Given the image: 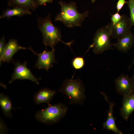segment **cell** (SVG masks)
Returning <instances> with one entry per match:
<instances>
[{
	"label": "cell",
	"instance_id": "cell-13",
	"mask_svg": "<svg viewBox=\"0 0 134 134\" xmlns=\"http://www.w3.org/2000/svg\"><path fill=\"white\" fill-rule=\"evenodd\" d=\"M134 43V36L130 31L126 34L117 40L116 43L112 44L119 51L126 53L133 46Z\"/></svg>",
	"mask_w": 134,
	"mask_h": 134
},
{
	"label": "cell",
	"instance_id": "cell-1",
	"mask_svg": "<svg viewBox=\"0 0 134 134\" xmlns=\"http://www.w3.org/2000/svg\"><path fill=\"white\" fill-rule=\"evenodd\" d=\"M58 3L61 7V10L55 17V21H60L68 27L81 26L83 22L88 16L89 11L79 12L74 1L66 3L61 0Z\"/></svg>",
	"mask_w": 134,
	"mask_h": 134
},
{
	"label": "cell",
	"instance_id": "cell-25",
	"mask_svg": "<svg viewBox=\"0 0 134 134\" xmlns=\"http://www.w3.org/2000/svg\"><path fill=\"white\" fill-rule=\"evenodd\" d=\"M134 83V74L133 75L132 77L131 78Z\"/></svg>",
	"mask_w": 134,
	"mask_h": 134
},
{
	"label": "cell",
	"instance_id": "cell-23",
	"mask_svg": "<svg viewBox=\"0 0 134 134\" xmlns=\"http://www.w3.org/2000/svg\"><path fill=\"white\" fill-rule=\"evenodd\" d=\"M53 1V0H37L39 5H44L47 3H51Z\"/></svg>",
	"mask_w": 134,
	"mask_h": 134
},
{
	"label": "cell",
	"instance_id": "cell-19",
	"mask_svg": "<svg viewBox=\"0 0 134 134\" xmlns=\"http://www.w3.org/2000/svg\"><path fill=\"white\" fill-rule=\"evenodd\" d=\"M128 4L130 12V21L132 25H134V0H128Z\"/></svg>",
	"mask_w": 134,
	"mask_h": 134
},
{
	"label": "cell",
	"instance_id": "cell-17",
	"mask_svg": "<svg viewBox=\"0 0 134 134\" xmlns=\"http://www.w3.org/2000/svg\"><path fill=\"white\" fill-rule=\"evenodd\" d=\"M0 105L4 115L8 117H12L11 110L13 108L9 98L3 93L0 94Z\"/></svg>",
	"mask_w": 134,
	"mask_h": 134
},
{
	"label": "cell",
	"instance_id": "cell-16",
	"mask_svg": "<svg viewBox=\"0 0 134 134\" xmlns=\"http://www.w3.org/2000/svg\"><path fill=\"white\" fill-rule=\"evenodd\" d=\"M30 10L20 7L7 8L0 16V18H6L9 19L14 16L20 17L27 14H31Z\"/></svg>",
	"mask_w": 134,
	"mask_h": 134
},
{
	"label": "cell",
	"instance_id": "cell-10",
	"mask_svg": "<svg viewBox=\"0 0 134 134\" xmlns=\"http://www.w3.org/2000/svg\"><path fill=\"white\" fill-rule=\"evenodd\" d=\"M29 49L19 45L17 40L14 39H10L6 44L3 51L0 55V63L1 65L2 62L9 63L12 60L13 56L18 51L21 49Z\"/></svg>",
	"mask_w": 134,
	"mask_h": 134
},
{
	"label": "cell",
	"instance_id": "cell-12",
	"mask_svg": "<svg viewBox=\"0 0 134 134\" xmlns=\"http://www.w3.org/2000/svg\"><path fill=\"white\" fill-rule=\"evenodd\" d=\"M120 114L124 120L127 121L134 111V92L131 95L123 97Z\"/></svg>",
	"mask_w": 134,
	"mask_h": 134
},
{
	"label": "cell",
	"instance_id": "cell-14",
	"mask_svg": "<svg viewBox=\"0 0 134 134\" xmlns=\"http://www.w3.org/2000/svg\"><path fill=\"white\" fill-rule=\"evenodd\" d=\"M56 92L51 89L44 88L40 90L35 94L34 100L37 104L46 103L48 106L50 105V102Z\"/></svg>",
	"mask_w": 134,
	"mask_h": 134
},
{
	"label": "cell",
	"instance_id": "cell-24",
	"mask_svg": "<svg viewBox=\"0 0 134 134\" xmlns=\"http://www.w3.org/2000/svg\"><path fill=\"white\" fill-rule=\"evenodd\" d=\"M134 63V58H133V60L131 63L130 66L129 67V68H130L132 66V65Z\"/></svg>",
	"mask_w": 134,
	"mask_h": 134
},
{
	"label": "cell",
	"instance_id": "cell-3",
	"mask_svg": "<svg viewBox=\"0 0 134 134\" xmlns=\"http://www.w3.org/2000/svg\"><path fill=\"white\" fill-rule=\"evenodd\" d=\"M85 90L80 79H66L63 81L58 91L67 97L70 104L82 105L86 99Z\"/></svg>",
	"mask_w": 134,
	"mask_h": 134
},
{
	"label": "cell",
	"instance_id": "cell-2",
	"mask_svg": "<svg viewBox=\"0 0 134 134\" xmlns=\"http://www.w3.org/2000/svg\"><path fill=\"white\" fill-rule=\"evenodd\" d=\"M37 22L38 27L42 35L43 43L46 46H49L52 49H54L58 43L62 42L70 47L73 41L66 43L62 40L61 31L52 23L50 13L45 17L38 18Z\"/></svg>",
	"mask_w": 134,
	"mask_h": 134
},
{
	"label": "cell",
	"instance_id": "cell-22",
	"mask_svg": "<svg viewBox=\"0 0 134 134\" xmlns=\"http://www.w3.org/2000/svg\"><path fill=\"white\" fill-rule=\"evenodd\" d=\"M6 45L5 37L3 36L0 40V55L2 53Z\"/></svg>",
	"mask_w": 134,
	"mask_h": 134
},
{
	"label": "cell",
	"instance_id": "cell-27",
	"mask_svg": "<svg viewBox=\"0 0 134 134\" xmlns=\"http://www.w3.org/2000/svg\"></svg>",
	"mask_w": 134,
	"mask_h": 134
},
{
	"label": "cell",
	"instance_id": "cell-8",
	"mask_svg": "<svg viewBox=\"0 0 134 134\" xmlns=\"http://www.w3.org/2000/svg\"><path fill=\"white\" fill-rule=\"evenodd\" d=\"M55 53L54 49L51 50H45L39 54L34 52V53L38 57L35 67L39 69H43L48 71L53 67V64L57 62L55 59Z\"/></svg>",
	"mask_w": 134,
	"mask_h": 134
},
{
	"label": "cell",
	"instance_id": "cell-5",
	"mask_svg": "<svg viewBox=\"0 0 134 134\" xmlns=\"http://www.w3.org/2000/svg\"><path fill=\"white\" fill-rule=\"evenodd\" d=\"M48 106L46 108L37 112L35 115L37 120L45 124H53L58 122L67 111V106L63 103Z\"/></svg>",
	"mask_w": 134,
	"mask_h": 134
},
{
	"label": "cell",
	"instance_id": "cell-11",
	"mask_svg": "<svg viewBox=\"0 0 134 134\" xmlns=\"http://www.w3.org/2000/svg\"><path fill=\"white\" fill-rule=\"evenodd\" d=\"M104 95L105 100L109 103V109L106 120L103 124V129L111 131L117 134H122L123 133L117 127L115 124L116 118L113 116V108L114 103L109 101L105 95Z\"/></svg>",
	"mask_w": 134,
	"mask_h": 134
},
{
	"label": "cell",
	"instance_id": "cell-6",
	"mask_svg": "<svg viewBox=\"0 0 134 134\" xmlns=\"http://www.w3.org/2000/svg\"><path fill=\"white\" fill-rule=\"evenodd\" d=\"M27 62H25L23 63L18 61L15 64V67L11 79L9 82L10 84L17 79L21 80L28 79L34 82L38 85V80L41 78L35 77L31 72L30 69L27 67Z\"/></svg>",
	"mask_w": 134,
	"mask_h": 134
},
{
	"label": "cell",
	"instance_id": "cell-4",
	"mask_svg": "<svg viewBox=\"0 0 134 134\" xmlns=\"http://www.w3.org/2000/svg\"><path fill=\"white\" fill-rule=\"evenodd\" d=\"M112 26L111 22L98 29L96 32L93 42L89 48H93V51L95 54H100L112 49V44L110 41Z\"/></svg>",
	"mask_w": 134,
	"mask_h": 134
},
{
	"label": "cell",
	"instance_id": "cell-15",
	"mask_svg": "<svg viewBox=\"0 0 134 134\" xmlns=\"http://www.w3.org/2000/svg\"><path fill=\"white\" fill-rule=\"evenodd\" d=\"M7 4L10 7H20L29 10L34 11L38 7L37 0H8Z\"/></svg>",
	"mask_w": 134,
	"mask_h": 134
},
{
	"label": "cell",
	"instance_id": "cell-20",
	"mask_svg": "<svg viewBox=\"0 0 134 134\" xmlns=\"http://www.w3.org/2000/svg\"><path fill=\"white\" fill-rule=\"evenodd\" d=\"M122 15H120L119 12L116 13L111 15V23L113 26L118 23L121 19Z\"/></svg>",
	"mask_w": 134,
	"mask_h": 134
},
{
	"label": "cell",
	"instance_id": "cell-18",
	"mask_svg": "<svg viewBox=\"0 0 134 134\" xmlns=\"http://www.w3.org/2000/svg\"><path fill=\"white\" fill-rule=\"evenodd\" d=\"M71 64L74 69L76 70L80 69L82 68L84 66L85 61L83 57L77 56L73 59Z\"/></svg>",
	"mask_w": 134,
	"mask_h": 134
},
{
	"label": "cell",
	"instance_id": "cell-7",
	"mask_svg": "<svg viewBox=\"0 0 134 134\" xmlns=\"http://www.w3.org/2000/svg\"><path fill=\"white\" fill-rule=\"evenodd\" d=\"M115 84L116 91L123 97L129 96L134 92V83L127 75H120L115 79Z\"/></svg>",
	"mask_w": 134,
	"mask_h": 134
},
{
	"label": "cell",
	"instance_id": "cell-9",
	"mask_svg": "<svg viewBox=\"0 0 134 134\" xmlns=\"http://www.w3.org/2000/svg\"><path fill=\"white\" fill-rule=\"evenodd\" d=\"M132 26L130 18L122 15L121 20L112 26L111 37L117 40L119 39L130 31Z\"/></svg>",
	"mask_w": 134,
	"mask_h": 134
},
{
	"label": "cell",
	"instance_id": "cell-26",
	"mask_svg": "<svg viewBox=\"0 0 134 134\" xmlns=\"http://www.w3.org/2000/svg\"><path fill=\"white\" fill-rule=\"evenodd\" d=\"M96 0H91V1L92 3H94Z\"/></svg>",
	"mask_w": 134,
	"mask_h": 134
},
{
	"label": "cell",
	"instance_id": "cell-21",
	"mask_svg": "<svg viewBox=\"0 0 134 134\" xmlns=\"http://www.w3.org/2000/svg\"><path fill=\"white\" fill-rule=\"evenodd\" d=\"M126 3H128V2L127 1L125 0H118L116 5L117 12H119L124 4Z\"/></svg>",
	"mask_w": 134,
	"mask_h": 134
}]
</instances>
